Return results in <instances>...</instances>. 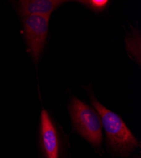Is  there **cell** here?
Wrapping results in <instances>:
<instances>
[{"mask_svg": "<svg viewBox=\"0 0 141 158\" xmlns=\"http://www.w3.org/2000/svg\"><path fill=\"white\" fill-rule=\"evenodd\" d=\"M91 102L100 116L109 146L121 154H127L139 146V142L121 119V118L105 108L94 97Z\"/></svg>", "mask_w": 141, "mask_h": 158, "instance_id": "6da1fadb", "label": "cell"}, {"mask_svg": "<svg viewBox=\"0 0 141 158\" xmlns=\"http://www.w3.org/2000/svg\"><path fill=\"white\" fill-rule=\"evenodd\" d=\"M73 123L81 135L95 146L102 140V123L96 110L77 98H73L70 106Z\"/></svg>", "mask_w": 141, "mask_h": 158, "instance_id": "7a4b0ae2", "label": "cell"}, {"mask_svg": "<svg viewBox=\"0 0 141 158\" xmlns=\"http://www.w3.org/2000/svg\"><path fill=\"white\" fill-rule=\"evenodd\" d=\"M50 16L30 15L24 17L25 38L33 60H39L46 44Z\"/></svg>", "mask_w": 141, "mask_h": 158, "instance_id": "3957f363", "label": "cell"}, {"mask_svg": "<svg viewBox=\"0 0 141 158\" xmlns=\"http://www.w3.org/2000/svg\"><path fill=\"white\" fill-rule=\"evenodd\" d=\"M41 137L47 158H59V139L53 123L48 112L43 110L41 114Z\"/></svg>", "mask_w": 141, "mask_h": 158, "instance_id": "277c9868", "label": "cell"}, {"mask_svg": "<svg viewBox=\"0 0 141 158\" xmlns=\"http://www.w3.org/2000/svg\"><path fill=\"white\" fill-rule=\"evenodd\" d=\"M61 0H22L18 2L17 11L20 16H50L56 8L65 3Z\"/></svg>", "mask_w": 141, "mask_h": 158, "instance_id": "5b68a950", "label": "cell"}, {"mask_svg": "<svg viewBox=\"0 0 141 158\" xmlns=\"http://www.w3.org/2000/svg\"><path fill=\"white\" fill-rule=\"evenodd\" d=\"M79 2L91 8L94 11L99 13L106 7L109 1L107 0H86V1L82 0V1H79Z\"/></svg>", "mask_w": 141, "mask_h": 158, "instance_id": "8992f818", "label": "cell"}]
</instances>
